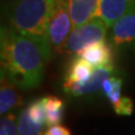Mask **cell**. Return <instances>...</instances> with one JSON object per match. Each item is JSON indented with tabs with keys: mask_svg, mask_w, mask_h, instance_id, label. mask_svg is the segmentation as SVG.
<instances>
[{
	"mask_svg": "<svg viewBox=\"0 0 135 135\" xmlns=\"http://www.w3.org/2000/svg\"><path fill=\"white\" fill-rule=\"evenodd\" d=\"M44 135H71L70 129L63 125H53L46 129Z\"/></svg>",
	"mask_w": 135,
	"mask_h": 135,
	"instance_id": "obj_18",
	"label": "cell"
},
{
	"mask_svg": "<svg viewBox=\"0 0 135 135\" xmlns=\"http://www.w3.org/2000/svg\"><path fill=\"white\" fill-rule=\"evenodd\" d=\"M72 28L69 0H54L49 19L47 34L51 47L59 52Z\"/></svg>",
	"mask_w": 135,
	"mask_h": 135,
	"instance_id": "obj_4",
	"label": "cell"
},
{
	"mask_svg": "<svg viewBox=\"0 0 135 135\" xmlns=\"http://www.w3.org/2000/svg\"><path fill=\"white\" fill-rule=\"evenodd\" d=\"M108 26L99 17L94 16L86 24L74 28L61 46L59 53L68 55H79L88 45L99 41H105Z\"/></svg>",
	"mask_w": 135,
	"mask_h": 135,
	"instance_id": "obj_3",
	"label": "cell"
},
{
	"mask_svg": "<svg viewBox=\"0 0 135 135\" xmlns=\"http://www.w3.org/2000/svg\"><path fill=\"white\" fill-rule=\"evenodd\" d=\"M42 129L43 124L34 122L25 108L18 118V135H43Z\"/></svg>",
	"mask_w": 135,
	"mask_h": 135,
	"instance_id": "obj_14",
	"label": "cell"
},
{
	"mask_svg": "<svg viewBox=\"0 0 135 135\" xmlns=\"http://www.w3.org/2000/svg\"><path fill=\"white\" fill-rule=\"evenodd\" d=\"M45 109V125L50 127L60 124L64 117L65 106L63 100L56 96H46L42 98Z\"/></svg>",
	"mask_w": 135,
	"mask_h": 135,
	"instance_id": "obj_12",
	"label": "cell"
},
{
	"mask_svg": "<svg viewBox=\"0 0 135 135\" xmlns=\"http://www.w3.org/2000/svg\"><path fill=\"white\" fill-rule=\"evenodd\" d=\"M112 42L118 49L135 43V9L120 17L113 25Z\"/></svg>",
	"mask_w": 135,
	"mask_h": 135,
	"instance_id": "obj_7",
	"label": "cell"
},
{
	"mask_svg": "<svg viewBox=\"0 0 135 135\" xmlns=\"http://www.w3.org/2000/svg\"><path fill=\"white\" fill-rule=\"evenodd\" d=\"M94 65L86 61L82 57H75L70 64L69 69L64 79V83H63V88L73 86L75 83H80L86 81L88 78L94 72Z\"/></svg>",
	"mask_w": 135,
	"mask_h": 135,
	"instance_id": "obj_11",
	"label": "cell"
},
{
	"mask_svg": "<svg viewBox=\"0 0 135 135\" xmlns=\"http://www.w3.org/2000/svg\"><path fill=\"white\" fill-rule=\"evenodd\" d=\"M114 64L108 66H101L96 68L94 72L88 78L86 81L75 83L73 86L63 88L65 94H69L73 97H82V96H89L98 92L100 88H103V84L108 77L114 74Z\"/></svg>",
	"mask_w": 135,
	"mask_h": 135,
	"instance_id": "obj_5",
	"label": "cell"
},
{
	"mask_svg": "<svg viewBox=\"0 0 135 135\" xmlns=\"http://www.w3.org/2000/svg\"><path fill=\"white\" fill-rule=\"evenodd\" d=\"M135 9V0H99L95 16L104 20L108 27L120 17Z\"/></svg>",
	"mask_w": 135,
	"mask_h": 135,
	"instance_id": "obj_6",
	"label": "cell"
},
{
	"mask_svg": "<svg viewBox=\"0 0 135 135\" xmlns=\"http://www.w3.org/2000/svg\"><path fill=\"white\" fill-rule=\"evenodd\" d=\"M1 72L22 90L36 88L47 61L43 50L34 40L12 31L1 28Z\"/></svg>",
	"mask_w": 135,
	"mask_h": 135,
	"instance_id": "obj_1",
	"label": "cell"
},
{
	"mask_svg": "<svg viewBox=\"0 0 135 135\" xmlns=\"http://www.w3.org/2000/svg\"><path fill=\"white\" fill-rule=\"evenodd\" d=\"M20 88L15 82L1 72L0 80V114L3 116L10 110L20 107L23 103L22 95L19 92Z\"/></svg>",
	"mask_w": 135,
	"mask_h": 135,
	"instance_id": "obj_8",
	"label": "cell"
},
{
	"mask_svg": "<svg viewBox=\"0 0 135 135\" xmlns=\"http://www.w3.org/2000/svg\"><path fill=\"white\" fill-rule=\"evenodd\" d=\"M54 0H12L7 9V26L36 42L46 59L51 56L47 34Z\"/></svg>",
	"mask_w": 135,
	"mask_h": 135,
	"instance_id": "obj_2",
	"label": "cell"
},
{
	"mask_svg": "<svg viewBox=\"0 0 135 135\" xmlns=\"http://www.w3.org/2000/svg\"><path fill=\"white\" fill-rule=\"evenodd\" d=\"M26 110L34 122L43 125L45 124V109H44V105L42 99L32 101L26 107Z\"/></svg>",
	"mask_w": 135,
	"mask_h": 135,
	"instance_id": "obj_16",
	"label": "cell"
},
{
	"mask_svg": "<svg viewBox=\"0 0 135 135\" xmlns=\"http://www.w3.org/2000/svg\"><path fill=\"white\" fill-rule=\"evenodd\" d=\"M78 56L91 63L95 68L112 65L114 60L112 46L105 41H99L88 45L79 53Z\"/></svg>",
	"mask_w": 135,
	"mask_h": 135,
	"instance_id": "obj_9",
	"label": "cell"
},
{
	"mask_svg": "<svg viewBox=\"0 0 135 135\" xmlns=\"http://www.w3.org/2000/svg\"><path fill=\"white\" fill-rule=\"evenodd\" d=\"M123 86V80L116 75L108 77L103 84V96L113 106L120 99V89Z\"/></svg>",
	"mask_w": 135,
	"mask_h": 135,
	"instance_id": "obj_13",
	"label": "cell"
},
{
	"mask_svg": "<svg viewBox=\"0 0 135 135\" xmlns=\"http://www.w3.org/2000/svg\"><path fill=\"white\" fill-rule=\"evenodd\" d=\"M99 0H69V11L72 29L77 28L95 16Z\"/></svg>",
	"mask_w": 135,
	"mask_h": 135,
	"instance_id": "obj_10",
	"label": "cell"
},
{
	"mask_svg": "<svg viewBox=\"0 0 135 135\" xmlns=\"http://www.w3.org/2000/svg\"><path fill=\"white\" fill-rule=\"evenodd\" d=\"M0 135H18L17 117L14 113L6 114L0 120Z\"/></svg>",
	"mask_w": 135,
	"mask_h": 135,
	"instance_id": "obj_15",
	"label": "cell"
},
{
	"mask_svg": "<svg viewBox=\"0 0 135 135\" xmlns=\"http://www.w3.org/2000/svg\"><path fill=\"white\" fill-rule=\"evenodd\" d=\"M114 110L117 115L123 116H129L133 114L134 110V104L132 99L128 97H120V99L114 105Z\"/></svg>",
	"mask_w": 135,
	"mask_h": 135,
	"instance_id": "obj_17",
	"label": "cell"
}]
</instances>
